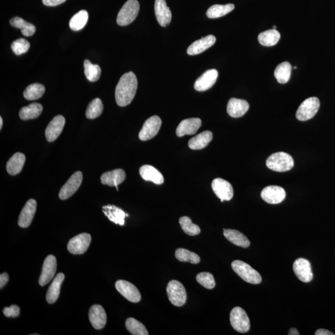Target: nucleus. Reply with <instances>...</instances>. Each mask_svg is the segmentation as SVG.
<instances>
[{
  "label": "nucleus",
  "instance_id": "nucleus-1",
  "mask_svg": "<svg viewBox=\"0 0 335 335\" xmlns=\"http://www.w3.org/2000/svg\"><path fill=\"white\" fill-rule=\"evenodd\" d=\"M137 86V79L133 72L123 75L116 88L115 97L117 105L124 107L130 104L136 95Z\"/></svg>",
  "mask_w": 335,
  "mask_h": 335
},
{
  "label": "nucleus",
  "instance_id": "nucleus-2",
  "mask_svg": "<svg viewBox=\"0 0 335 335\" xmlns=\"http://www.w3.org/2000/svg\"><path fill=\"white\" fill-rule=\"evenodd\" d=\"M294 160L291 156L285 152H277L269 156L266 160V166L273 171L286 172L294 167Z\"/></svg>",
  "mask_w": 335,
  "mask_h": 335
},
{
  "label": "nucleus",
  "instance_id": "nucleus-3",
  "mask_svg": "<svg viewBox=\"0 0 335 335\" xmlns=\"http://www.w3.org/2000/svg\"><path fill=\"white\" fill-rule=\"evenodd\" d=\"M232 267L235 273L246 283L259 284L262 281L260 273L247 263L240 260H235L232 263Z\"/></svg>",
  "mask_w": 335,
  "mask_h": 335
},
{
  "label": "nucleus",
  "instance_id": "nucleus-4",
  "mask_svg": "<svg viewBox=\"0 0 335 335\" xmlns=\"http://www.w3.org/2000/svg\"><path fill=\"white\" fill-rule=\"evenodd\" d=\"M139 10L140 5L137 0H128L117 14V24L121 26L130 25L136 19Z\"/></svg>",
  "mask_w": 335,
  "mask_h": 335
},
{
  "label": "nucleus",
  "instance_id": "nucleus-5",
  "mask_svg": "<svg viewBox=\"0 0 335 335\" xmlns=\"http://www.w3.org/2000/svg\"><path fill=\"white\" fill-rule=\"evenodd\" d=\"M167 295L170 302L177 307H181L186 303V290L180 282L172 280L169 282L166 287Z\"/></svg>",
  "mask_w": 335,
  "mask_h": 335
},
{
  "label": "nucleus",
  "instance_id": "nucleus-6",
  "mask_svg": "<svg viewBox=\"0 0 335 335\" xmlns=\"http://www.w3.org/2000/svg\"><path fill=\"white\" fill-rule=\"evenodd\" d=\"M230 321L232 327L239 333H246L250 328V322L248 315L242 308L236 307L232 309Z\"/></svg>",
  "mask_w": 335,
  "mask_h": 335
},
{
  "label": "nucleus",
  "instance_id": "nucleus-7",
  "mask_svg": "<svg viewBox=\"0 0 335 335\" xmlns=\"http://www.w3.org/2000/svg\"><path fill=\"white\" fill-rule=\"evenodd\" d=\"M320 105L319 99L316 97H311V98L305 99L300 105L297 111V119L301 121H306V120L313 118L318 112Z\"/></svg>",
  "mask_w": 335,
  "mask_h": 335
},
{
  "label": "nucleus",
  "instance_id": "nucleus-8",
  "mask_svg": "<svg viewBox=\"0 0 335 335\" xmlns=\"http://www.w3.org/2000/svg\"><path fill=\"white\" fill-rule=\"evenodd\" d=\"M92 242L90 234L83 233L78 235L70 239L67 245V249L70 254L81 255L87 251Z\"/></svg>",
  "mask_w": 335,
  "mask_h": 335
},
{
  "label": "nucleus",
  "instance_id": "nucleus-9",
  "mask_svg": "<svg viewBox=\"0 0 335 335\" xmlns=\"http://www.w3.org/2000/svg\"><path fill=\"white\" fill-rule=\"evenodd\" d=\"M82 181H83V174L81 172L73 173L67 183L61 187L58 195L59 198L61 200H66L74 195L81 186Z\"/></svg>",
  "mask_w": 335,
  "mask_h": 335
},
{
  "label": "nucleus",
  "instance_id": "nucleus-10",
  "mask_svg": "<svg viewBox=\"0 0 335 335\" xmlns=\"http://www.w3.org/2000/svg\"><path fill=\"white\" fill-rule=\"evenodd\" d=\"M160 117L154 116L146 120L141 129L139 137L140 140L146 141L153 139L159 132L161 125Z\"/></svg>",
  "mask_w": 335,
  "mask_h": 335
},
{
  "label": "nucleus",
  "instance_id": "nucleus-11",
  "mask_svg": "<svg viewBox=\"0 0 335 335\" xmlns=\"http://www.w3.org/2000/svg\"><path fill=\"white\" fill-rule=\"evenodd\" d=\"M212 188L220 201H231L234 196V190L232 184L222 178H216L212 183Z\"/></svg>",
  "mask_w": 335,
  "mask_h": 335
},
{
  "label": "nucleus",
  "instance_id": "nucleus-12",
  "mask_svg": "<svg viewBox=\"0 0 335 335\" xmlns=\"http://www.w3.org/2000/svg\"><path fill=\"white\" fill-rule=\"evenodd\" d=\"M293 270L299 280L304 283H310L313 275L309 261L305 258H299L293 264Z\"/></svg>",
  "mask_w": 335,
  "mask_h": 335
},
{
  "label": "nucleus",
  "instance_id": "nucleus-13",
  "mask_svg": "<svg viewBox=\"0 0 335 335\" xmlns=\"http://www.w3.org/2000/svg\"><path fill=\"white\" fill-rule=\"evenodd\" d=\"M116 288L120 295L129 301L137 303L140 302L141 295L137 288L128 281L119 280L116 283Z\"/></svg>",
  "mask_w": 335,
  "mask_h": 335
},
{
  "label": "nucleus",
  "instance_id": "nucleus-14",
  "mask_svg": "<svg viewBox=\"0 0 335 335\" xmlns=\"http://www.w3.org/2000/svg\"><path fill=\"white\" fill-rule=\"evenodd\" d=\"M286 192L283 187L278 186H269L264 187L261 193V198L267 203L278 204L286 198Z\"/></svg>",
  "mask_w": 335,
  "mask_h": 335
},
{
  "label": "nucleus",
  "instance_id": "nucleus-15",
  "mask_svg": "<svg viewBox=\"0 0 335 335\" xmlns=\"http://www.w3.org/2000/svg\"><path fill=\"white\" fill-rule=\"evenodd\" d=\"M57 260L54 255H49L47 257L43 266L39 283L40 286H44L51 281L57 271Z\"/></svg>",
  "mask_w": 335,
  "mask_h": 335
},
{
  "label": "nucleus",
  "instance_id": "nucleus-16",
  "mask_svg": "<svg viewBox=\"0 0 335 335\" xmlns=\"http://www.w3.org/2000/svg\"><path fill=\"white\" fill-rule=\"evenodd\" d=\"M65 124H66V119L63 116L58 115L54 117L46 129L47 140L49 142H52L57 139L62 132Z\"/></svg>",
  "mask_w": 335,
  "mask_h": 335
},
{
  "label": "nucleus",
  "instance_id": "nucleus-17",
  "mask_svg": "<svg viewBox=\"0 0 335 335\" xmlns=\"http://www.w3.org/2000/svg\"><path fill=\"white\" fill-rule=\"evenodd\" d=\"M37 208V202L33 199H29L23 207L19 217L18 225L22 228H27L32 222Z\"/></svg>",
  "mask_w": 335,
  "mask_h": 335
},
{
  "label": "nucleus",
  "instance_id": "nucleus-18",
  "mask_svg": "<svg viewBox=\"0 0 335 335\" xmlns=\"http://www.w3.org/2000/svg\"><path fill=\"white\" fill-rule=\"evenodd\" d=\"M155 13L156 18L162 27H166L171 22L172 14L165 0H155Z\"/></svg>",
  "mask_w": 335,
  "mask_h": 335
},
{
  "label": "nucleus",
  "instance_id": "nucleus-19",
  "mask_svg": "<svg viewBox=\"0 0 335 335\" xmlns=\"http://www.w3.org/2000/svg\"><path fill=\"white\" fill-rule=\"evenodd\" d=\"M89 319L91 324L96 330H101L105 327L107 316L104 308L100 305H94L89 310Z\"/></svg>",
  "mask_w": 335,
  "mask_h": 335
},
{
  "label": "nucleus",
  "instance_id": "nucleus-20",
  "mask_svg": "<svg viewBox=\"0 0 335 335\" xmlns=\"http://www.w3.org/2000/svg\"><path fill=\"white\" fill-rule=\"evenodd\" d=\"M217 77L218 72L216 69L207 70L196 81L195 89L198 92H204L210 89L215 84Z\"/></svg>",
  "mask_w": 335,
  "mask_h": 335
},
{
  "label": "nucleus",
  "instance_id": "nucleus-21",
  "mask_svg": "<svg viewBox=\"0 0 335 335\" xmlns=\"http://www.w3.org/2000/svg\"><path fill=\"white\" fill-rule=\"evenodd\" d=\"M202 125L199 118H190L182 120L176 129V136L183 137L185 135L195 134Z\"/></svg>",
  "mask_w": 335,
  "mask_h": 335
},
{
  "label": "nucleus",
  "instance_id": "nucleus-22",
  "mask_svg": "<svg viewBox=\"0 0 335 335\" xmlns=\"http://www.w3.org/2000/svg\"><path fill=\"white\" fill-rule=\"evenodd\" d=\"M126 178L125 172L122 169H116L106 172L101 177V183L109 186H115L118 191V185L124 182Z\"/></svg>",
  "mask_w": 335,
  "mask_h": 335
},
{
  "label": "nucleus",
  "instance_id": "nucleus-23",
  "mask_svg": "<svg viewBox=\"0 0 335 335\" xmlns=\"http://www.w3.org/2000/svg\"><path fill=\"white\" fill-rule=\"evenodd\" d=\"M248 102L245 100L231 98L229 100L227 111L228 115L237 118L242 117L249 110Z\"/></svg>",
  "mask_w": 335,
  "mask_h": 335
},
{
  "label": "nucleus",
  "instance_id": "nucleus-24",
  "mask_svg": "<svg viewBox=\"0 0 335 335\" xmlns=\"http://www.w3.org/2000/svg\"><path fill=\"white\" fill-rule=\"evenodd\" d=\"M216 38L213 35L202 38V39L195 41L187 50V53L190 55H195L201 54L205 50L210 48L215 44Z\"/></svg>",
  "mask_w": 335,
  "mask_h": 335
},
{
  "label": "nucleus",
  "instance_id": "nucleus-25",
  "mask_svg": "<svg viewBox=\"0 0 335 335\" xmlns=\"http://www.w3.org/2000/svg\"><path fill=\"white\" fill-rule=\"evenodd\" d=\"M139 173L144 180L151 181L156 184H162L164 178L161 173L151 165H143L140 167Z\"/></svg>",
  "mask_w": 335,
  "mask_h": 335
},
{
  "label": "nucleus",
  "instance_id": "nucleus-26",
  "mask_svg": "<svg viewBox=\"0 0 335 335\" xmlns=\"http://www.w3.org/2000/svg\"><path fill=\"white\" fill-rule=\"evenodd\" d=\"M102 211L111 222L121 226L124 225L125 217L129 216L120 208L113 205H105L102 207Z\"/></svg>",
  "mask_w": 335,
  "mask_h": 335
},
{
  "label": "nucleus",
  "instance_id": "nucleus-27",
  "mask_svg": "<svg viewBox=\"0 0 335 335\" xmlns=\"http://www.w3.org/2000/svg\"><path fill=\"white\" fill-rule=\"evenodd\" d=\"M65 279L63 273H60L56 276L52 283L49 287L46 295V300L49 304H54L57 301L60 292V287Z\"/></svg>",
  "mask_w": 335,
  "mask_h": 335
},
{
  "label": "nucleus",
  "instance_id": "nucleus-28",
  "mask_svg": "<svg viewBox=\"0 0 335 335\" xmlns=\"http://www.w3.org/2000/svg\"><path fill=\"white\" fill-rule=\"evenodd\" d=\"M223 235L229 242L240 247L246 248L250 245V242L248 238L239 231L232 229H223Z\"/></svg>",
  "mask_w": 335,
  "mask_h": 335
},
{
  "label": "nucleus",
  "instance_id": "nucleus-29",
  "mask_svg": "<svg viewBox=\"0 0 335 335\" xmlns=\"http://www.w3.org/2000/svg\"><path fill=\"white\" fill-rule=\"evenodd\" d=\"M213 135L211 131H204L190 139L188 146L192 150L203 149L206 148L213 140Z\"/></svg>",
  "mask_w": 335,
  "mask_h": 335
},
{
  "label": "nucleus",
  "instance_id": "nucleus-30",
  "mask_svg": "<svg viewBox=\"0 0 335 335\" xmlns=\"http://www.w3.org/2000/svg\"><path fill=\"white\" fill-rule=\"evenodd\" d=\"M26 161L25 155L22 153L14 154L7 164V170L10 175H16L22 172Z\"/></svg>",
  "mask_w": 335,
  "mask_h": 335
},
{
  "label": "nucleus",
  "instance_id": "nucleus-31",
  "mask_svg": "<svg viewBox=\"0 0 335 335\" xmlns=\"http://www.w3.org/2000/svg\"><path fill=\"white\" fill-rule=\"evenodd\" d=\"M43 111V106L34 102L20 109L19 117L20 119L25 120L36 119L40 115Z\"/></svg>",
  "mask_w": 335,
  "mask_h": 335
},
{
  "label": "nucleus",
  "instance_id": "nucleus-32",
  "mask_svg": "<svg viewBox=\"0 0 335 335\" xmlns=\"http://www.w3.org/2000/svg\"><path fill=\"white\" fill-rule=\"evenodd\" d=\"M291 72V65L288 61H284L276 67L275 76L279 83H286L289 80Z\"/></svg>",
  "mask_w": 335,
  "mask_h": 335
},
{
  "label": "nucleus",
  "instance_id": "nucleus-33",
  "mask_svg": "<svg viewBox=\"0 0 335 335\" xmlns=\"http://www.w3.org/2000/svg\"><path fill=\"white\" fill-rule=\"evenodd\" d=\"M235 8L234 4L214 5L212 6L207 11L206 15L210 19L219 18V17L227 15Z\"/></svg>",
  "mask_w": 335,
  "mask_h": 335
},
{
  "label": "nucleus",
  "instance_id": "nucleus-34",
  "mask_svg": "<svg viewBox=\"0 0 335 335\" xmlns=\"http://www.w3.org/2000/svg\"><path fill=\"white\" fill-rule=\"evenodd\" d=\"M280 38L281 35L279 32L272 29L261 32L258 36V40L263 46L271 47L277 44Z\"/></svg>",
  "mask_w": 335,
  "mask_h": 335
},
{
  "label": "nucleus",
  "instance_id": "nucleus-35",
  "mask_svg": "<svg viewBox=\"0 0 335 335\" xmlns=\"http://www.w3.org/2000/svg\"><path fill=\"white\" fill-rule=\"evenodd\" d=\"M10 24L13 27L22 29L23 36L26 37L32 36L36 32V27L30 23L19 17H14L10 19Z\"/></svg>",
  "mask_w": 335,
  "mask_h": 335
},
{
  "label": "nucleus",
  "instance_id": "nucleus-36",
  "mask_svg": "<svg viewBox=\"0 0 335 335\" xmlns=\"http://www.w3.org/2000/svg\"><path fill=\"white\" fill-rule=\"evenodd\" d=\"M88 20V13L86 10H81L75 14L70 20V29L74 31H78L83 29Z\"/></svg>",
  "mask_w": 335,
  "mask_h": 335
},
{
  "label": "nucleus",
  "instance_id": "nucleus-37",
  "mask_svg": "<svg viewBox=\"0 0 335 335\" xmlns=\"http://www.w3.org/2000/svg\"><path fill=\"white\" fill-rule=\"evenodd\" d=\"M45 91V87L42 84L33 83L26 88L23 95L26 99L32 101L40 98Z\"/></svg>",
  "mask_w": 335,
  "mask_h": 335
},
{
  "label": "nucleus",
  "instance_id": "nucleus-38",
  "mask_svg": "<svg viewBox=\"0 0 335 335\" xmlns=\"http://www.w3.org/2000/svg\"><path fill=\"white\" fill-rule=\"evenodd\" d=\"M85 75L91 82L98 81L101 76V69L98 65H94L89 60L84 61Z\"/></svg>",
  "mask_w": 335,
  "mask_h": 335
},
{
  "label": "nucleus",
  "instance_id": "nucleus-39",
  "mask_svg": "<svg viewBox=\"0 0 335 335\" xmlns=\"http://www.w3.org/2000/svg\"><path fill=\"white\" fill-rule=\"evenodd\" d=\"M176 259L181 262H189L192 264H198L201 261L199 255L195 253L187 250L186 249L178 248L175 252Z\"/></svg>",
  "mask_w": 335,
  "mask_h": 335
},
{
  "label": "nucleus",
  "instance_id": "nucleus-40",
  "mask_svg": "<svg viewBox=\"0 0 335 335\" xmlns=\"http://www.w3.org/2000/svg\"><path fill=\"white\" fill-rule=\"evenodd\" d=\"M102 111H103V104L101 100L99 98H95L88 104L86 116L88 119H95L101 115Z\"/></svg>",
  "mask_w": 335,
  "mask_h": 335
},
{
  "label": "nucleus",
  "instance_id": "nucleus-41",
  "mask_svg": "<svg viewBox=\"0 0 335 335\" xmlns=\"http://www.w3.org/2000/svg\"><path fill=\"white\" fill-rule=\"evenodd\" d=\"M125 327L132 334L148 335V331L142 323L134 318L126 320Z\"/></svg>",
  "mask_w": 335,
  "mask_h": 335
},
{
  "label": "nucleus",
  "instance_id": "nucleus-42",
  "mask_svg": "<svg viewBox=\"0 0 335 335\" xmlns=\"http://www.w3.org/2000/svg\"><path fill=\"white\" fill-rule=\"evenodd\" d=\"M179 222H180L181 227L184 233L189 235V236H195L199 235L201 232V229H200L199 226L194 224L190 217H182Z\"/></svg>",
  "mask_w": 335,
  "mask_h": 335
},
{
  "label": "nucleus",
  "instance_id": "nucleus-43",
  "mask_svg": "<svg viewBox=\"0 0 335 335\" xmlns=\"http://www.w3.org/2000/svg\"><path fill=\"white\" fill-rule=\"evenodd\" d=\"M196 280L201 286L207 289H213L216 286V281L214 276L210 273H200L196 276Z\"/></svg>",
  "mask_w": 335,
  "mask_h": 335
},
{
  "label": "nucleus",
  "instance_id": "nucleus-44",
  "mask_svg": "<svg viewBox=\"0 0 335 335\" xmlns=\"http://www.w3.org/2000/svg\"><path fill=\"white\" fill-rule=\"evenodd\" d=\"M11 47L14 54L20 55L28 52L30 48V44L25 39H19L14 41Z\"/></svg>",
  "mask_w": 335,
  "mask_h": 335
},
{
  "label": "nucleus",
  "instance_id": "nucleus-45",
  "mask_svg": "<svg viewBox=\"0 0 335 335\" xmlns=\"http://www.w3.org/2000/svg\"><path fill=\"white\" fill-rule=\"evenodd\" d=\"M3 311L6 317L15 318L19 316L20 308L16 305H12L10 307H5Z\"/></svg>",
  "mask_w": 335,
  "mask_h": 335
},
{
  "label": "nucleus",
  "instance_id": "nucleus-46",
  "mask_svg": "<svg viewBox=\"0 0 335 335\" xmlns=\"http://www.w3.org/2000/svg\"><path fill=\"white\" fill-rule=\"evenodd\" d=\"M66 1V0H43V3L44 5L48 7H55L63 4Z\"/></svg>",
  "mask_w": 335,
  "mask_h": 335
},
{
  "label": "nucleus",
  "instance_id": "nucleus-47",
  "mask_svg": "<svg viewBox=\"0 0 335 335\" xmlns=\"http://www.w3.org/2000/svg\"><path fill=\"white\" fill-rule=\"evenodd\" d=\"M8 281L9 275H8V273H2V274L0 275V288L2 289V288L4 287L5 285L8 283Z\"/></svg>",
  "mask_w": 335,
  "mask_h": 335
},
{
  "label": "nucleus",
  "instance_id": "nucleus-48",
  "mask_svg": "<svg viewBox=\"0 0 335 335\" xmlns=\"http://www.w3.org/2000/svg\"><path fill=\"white\" fill-rule=\"evenodd\" d=\"M316 335H334L333 333L328 331L327 330H325V329H319V330H317L315 333Z\"/></svg>",
  "mask_w": 335,
  "mask_h": 335
},
{
  "label": "nucleus",
  "instance_id": "nucleus-49",
  "mask_svg": "<svg viewBox=\"0 0 335 335\" xmlns=\"http://www.w3.org/2000/svg\"><path fill=\"white\" fill-rule=\"evenodd\" d=\"M289 335H299V333L298 330L295 328H291L288 333Z\"/></svg>",
  "mask_w": 335,
  "mask_h": 335
},
{
  "label": "nucleus",
  "instance_id": "nucleus-50",
  "mask_svg": "<svg viewBox=\"0 0 335 335\" xmlns=\"http://www.w3.org/2000/svg\"><path fill=\"white\" fill-rule=\"evenodd\" d=\"M3 124H4V122H3L2 117H0V129H2L3 127Z\"/></svg>",
  "mask_w": 335,
  "mask_h": 335
},
{
  "label": "nucleus",
  "instance_id": "nucleus-51",
  "mask_svg": "<svg viewBox=\"0 0 335 335\" xmlns=\"http://www.w3.org/2000/svg\"><path fill=\"white\" fill-rule=\"evenodd\" d=\"M273 29H275V30H276V26H273Z\"/></svg>",
  "mask_w": 335,
  "mask_h": 335
},
{
  "label": "nucleus",
  "instance_id": "nucleus-52",
  "mask_svg": "<svg viewBox=\"0 0 335 335\" xmlns=\"http://www.w3.org/2000/svg\"><path fill=\"white\" fill-rule=\"evenodd\" d=\"M294 69H295V70L297 69V67L296 66L294 67Z\"/></svg>",
  "mask_w": 335,
  "mask_h": 335
}]
</instances>
